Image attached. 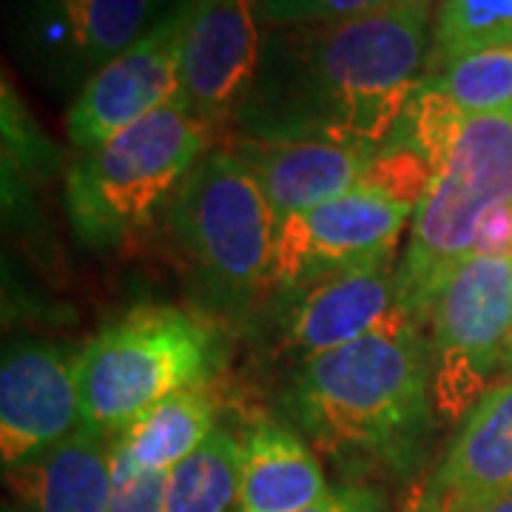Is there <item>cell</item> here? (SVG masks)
<instances>
[{
	"mask_svg": "<svg viewBox=\"0 0 512 512\" xmlns=\"http://www.w3.org/2000/svg\"><path fill=\"white\" fill-rule=\"evenodd\" d=\"M430 49V3L274 26L237 134L328 140L376 154L402 120Z\"/></svg>",
	"mask_w": 512,
	"mask_h": 512,
	"instance_id": "cell-1",
	"label": "cell"
},
{
	"mask_svg": "<svg viewBox=\"0 0 512 512\" xmlns=\"http://www.w3.org/2000/svg\"><path fill=\"white\" fill-rule=\"evenodd\" d=\"M430 399V345L399 311L350 345L305 356L288 393L313 439L353 456H402L427 427Z\"/></svg>",
	"mask_w": 512,
	"mask_h": 512,
	"instance_id": "cell-2",
	"label": "cell"
},
{
	"mask_svg": "<svg viewBox=\"0 0 512 512\" xmlns=\"http://www.w3.org/2000/svg\"><path fill=\"white\" fill-rule=\"evenodd\" d=\"M504 205H512V109L467 114L413 214L396 271L399 313L430 322L444 282L473 256L484 220Z\"/></svg>",
	"mask_w": 512,
	"mask_h": 512,
	"instance_id": "cell-3",
	"label": "cell"
},
{
	"mask_svg": "<svg viewBox=\"0 0 512 512\" xmlns=\"http://www.w3.org/2000/svg\"><path fill=\"white\" fill-rule=\"evenodd\" d=\"M214 128L183 97L131 123L103 146L83 151L66 180V205L77 237L114 245L143 228L165 197L211 151Z\"/></svg>",
	"mask_w": 512,
	"mask_h": 512,
	"instance_id": "cell-4",
	"label": "cell"
},
{
	"mask_svg": "<svg viewBox=\"0 0 512 512\" xmlns=\"http://www.w3.org/2000/svg\"><path fill=\"white\" fill-rule=\"evenodd\" d=\"M214 362V333L180 308H137L80 350L83 427L117 439L157 402L197 387Z\"/></svg>",
	"mask_w": 512,
	"mask_h": 512,
	"instance_id": "cell-5",
	"label": "cell"
},
{
	"mask_svg": "<svg viewBox=\"0 0 512 512\" xmlns=\"http://www.w3.org/2000/svg\"><path fill=\"white\" fill-rule=\"evenodd\" d=\"M174 237L205 282L228 299L271 282L276 217L254 174L228 148H211L171 202Z\"/></svg>",
	"mask_w": 512,
	"mask_h": 512,
	"instance_id": "cell-6",
	"label": "cell"
},
{
	"mask_svg": "<svg viewBox=\"0 0 512 512\" xmlns=\"http://www.w3.org/2000/svg\"><path fill=\"white\" fill-rule=\"evenodd\" d=\"M512 342V256L473 254L430 311L433 407L441 419L470 416L501 382Z\"/></svg>",
	"mask_w": 512,
	"mask_h": 512,
	"instance_id": "cell-7",
	"label": "cell"
},
{
	"mask_svg": "<svg viewBox=\"0 0 512 512\" xmlns=\"http://www.w3.org/2000/svg\"><path fill=\"white\" fill-rule=\"evenodd\" d=\"M413 214L402 202L356 185L336 200L279 222L271 285L299 291L336 271L396 254Z\"/></svg>",
	"mask_w": 512,
	"mask_h": 512,
	"instance_id": "cell-8",
	"label": "cell"
},
{
	"mask_svg": "<svg viewBox=\"0 0 512 512\" xmlns=\"http://www.w3.org/2000/svg\"><path fill=\"white\" fill-rule=\"evenodd\" d=\"M183 9L180 97L208 126L237 123L254 89L265 40L262 0H177Z\"/></svg>",
	"mask_w": 512,
	"mask_h": 512,
	"instance_id": "cell-9",
	"label": "cell"
},
{
	"mask_svg": "<svg viewBox=\"0 0 512 512\" xmlns=\"http://www.w3.org/2000/svg\"><path fill=\"white\" fill-rule=\"evenodd\" d=\"M183 72V9L180 3L157 20L123 55L92 74L66 114L72 146L83 154L103 146L117 131L180 97Z\"/></svg>",
	"mask_w": 512,
	"mask_h": 512,
	"instance_id": "cell-10",
	"label": "cell"
},
{
	"mask_svg": "<svg viewBox=\"0 0 512 512\" xmlns=\"http://www.w3.org/2000/svg\"><path fill=\"white\" fill-rule=\"evenodd\" d=\"M83 427L80 353L20 342L0 367V456L12 470L43 456Z\"/></svg>",
	"mask_w": 512,
	"mask_h": 512,
	"instance_id": "cell-11",
	"label": "cell"
},
{
	"mask_svg": "<svg viewBox=\"0 0 512 512\" xmlns=\"http://www.w3.org/2000/svg\"><path fill=\"white\" fill-rule=\"evenodd\" d=\"M163 0H23L20 29L37 69L89 80L146 35Z\"/></svg>",
	"mask_w": 512,
	"mask_h": 512,
	"instance_id": "cell-12",
	"label": "cell"
},
{
	"mask_svg": "<svg viewBox=\"0 0 512 512\" xmlns=\"http://www.w3.org/2000/svg\"><path fill=\"white\" fill-rule=\"evenodd\" d=\"M225 148L245 165L276 225L353 191L373 154L328 140H262L234 134Z\"/></svg>",
	"mask_w": 512,
	"mask_h": 512,
	"instance_id": "cell-13",
	"label": "cell"
},
{
	"mask_svg": "<svg viewBox=\"0 0 512 512\" xmlns=\"http://www.w3.org/2000/svg\"><path fill=\"white\" fill-rule=\"evenodd\" d=\"M512 493V379L476 404L421 493L416 512H476Z\"/></svg>",
	"mask_w": 512,
	"mask_h": 512,
	"instance_id": "cell-14",
	"label": "cell"
},
{
	"mask_svg": "<svg viewBox=\"0 0 512 512\" xmlns=\"http://www.w3.org/2000/svg\"><path fill=\"white\" fill-rule=\"evenodd\" d=\"M396 271V254H387L299 288L288 319L293 348L316 356L382 328L399 311Z\"/></svg>",
	"mask_w": 512,
	"mask_h": 512,
	"instance_id": "cell-15",
	"label": "cell"
},
{
	"mask_svg": "<svg viewBox=\"0 0 512 512\" xmlns=\"http://www.w3.org/2000/svg\"><path fill=\"white\" fill-rule=\"evenodd\" d=\"M330 493L311 447L276 421H262L239 441L237 512H302Z\"/></svg>",
	"mask_w": 512,
	"mask_h": 512,
	"instance_id": "cell-16",
	"label": "cell"
},
{
	"mask_svg": "<svg viewBox=\"0 0 512 512\" xmlns=\"http://www.w3.org/2000/svg\"><path fill=\"white\" fill-rule=\"evenodd\" d=\"M114 439L80 427L43 456L12 467L23 512H109Z\"/></svg>",
	"mask_w": 512,
	"mask_h": 512,
	"instance_id": "cell-17",
	"label": "cell"
},
{
	"mask_svg": "<svg viewBox=\"0 0 512 512\" xmlns=\"http://www.w3.org/2000/svg\"><path fill=\"white\" fill-rule=\"evenodd\" d=\"M214 436V399L197 384L157 402L114 439V453L146 473H171Z\"/></svg>",
	"mask_w": 512,
	"mask_h": 512,
	"instance_id": "cell-18",
	"label": "cell"
},
{
	"mask_svg": "<svg viewBox=\"0 0 512 512\" xmlns=\"http://www.w3.org/2000/svg\"><path fill=\"white\" fill-rule=\"evenodd\" d=\"M239 441L217 433L165 481V512H237Z\"/></svg>",
	"mask_w": 512,
	"mask_h": 512,
	"instance_id": "cell-19",
	"label": "cell"
},
{
	"mask_svg": "<svg viewBox=\"0 0 512 512\" xmlns=\"http://www.w3.org/2000/svg\"><path fill=\"white\" fill-rule=\"evenodd\" d=\"M495 46H512V0H441L427 77L461 55Z\"/></svg>",
	"mask_w": 512,
	"mask_h": 512,
	"instance_id": "cell-20",
	"label": "cell"
},
{
	"mask_svg": "<svg viewBox=\"0 0 512 512\" xmlns=\"http://www.w3.org/2000/svg\"><path fill=\"white\" fill-rule=\"evenodd\" d=\"M436 83L464 114H493L512 109V46L478 49L461 55L439 74Z\"/></svg>",
	"mask_w": 512,
	"mask_h": 512,
	"instance_id": "cell-21",
	"label": "cell"
},
{
	"mask_svg": "<svg viewBox=\"0 0 512 512\" xmlns=\"http://www.w3.org/2000/svg\"><path fill=\"white\" fill-rule=\"evenodd\" d=\"M436 171L421 160L413 148L402 143H384L367 163L365 174L359 180V188L376 191L387 200L402 202L407 208H419L427 188L433 183Z\"/></svg>",
	"mask_w": 512,
	"mask_h": 512,
	"instance_id": "cell-22",
	"label": "cell"
},
{
	"mask_svg": "<svg viewBox=\"0 0 512 512\" xmlns=\"http://www.w3.org/2000/svg\"><path fill=\"white\" fill-rule=\"evenodd\" d=\"M268 20L274 26H299V23H328L348 20L410 6V3H433V0H262Z\"/></svg>",
	"mask_w": 512,
	"mask_h": 512,
	"instance_id": "cell-23",
	"label": "cell"
},
{
	"mask_svg": "<svg viewBox=\"0 0 512 512\" xmlns=\"http://www.w3.org/2000/svg\"><path fill=\"white\" fill-rule=\"evenodd\" d=\"M165 481L168 473L137 470L111 447L109 512H165Z\"/></svg>",
	"mask_w": 512,
	"mask_h": 512,
	"instance_id": "cell-24",
	"label": "cell"
},
{
	"mask_svg": "<svg viewBox=\"0 0 512 512\" xmlns=\"http://www.w3.org/2000/svg\"><path fill=\"white\" fill-rule=\"evenodd\" d=\"M302 512H384V501L367 487H339Z\"/></svg>",
	"mask_w": 512,
	"mask_h": 512,
	"instance_id": "cell-25",
	"label": "cell"
},
{
	"mask_svg": "<svg viewBox=\"0 0 512 512\" xmlns=\"http://www.w3.org/2000/svg\"><path fill=\"white\" fill-rule=\"evenodd\" d=\"M476 512H512V493L495 498V501H490V504L478 507Z\"/></svg>",
	"mask_w": 512,
	"mask_h": 512,
	"instance_id": "cell-26",
	"label": "cell"
},
{
	"mask_svg": "<svg viewBox=\"0 0 512 512\" xmlns=\"http://www.w3.org/2000/svg\"><path fill=\"white\" fill-rule=\"evenodd\" d=\"M510 379H512V342H510V350H507V362H504V370H501V382H510Z\"/></svg>",
	"mask_w": 512,
	"mask_h": 512,
	"instance_id": "cell-27",
	"label": "cell"
}]
</instances>
